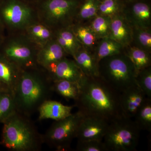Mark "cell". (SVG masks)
Instances as JSON below:
<instances>
[{
	"instance_id": "obj_1",
	"label": "cell",
	"mask_w": 151,
	"mask_h": 151,
	"mask_svg": "<svg viewBox=\"0 0 151 151\" xmlns=\"http://www.w3.org/2000/svg\"><path fill=\"white\" fill-rule=\"evenodd\" d=\"M75 106L84 116H93L111 122L124 116L120 105V92L100 77L85 76Z\"/></svg>"
},
{
	"instance_id": "obj_2",
	"label": "cell",
	"mask_w": 151,
	"mask_h": 151,
	"mask_svg": "<svg viewBox=\"0 0 151 151\" xmlns=\"http://www.w3.org/2000/svg\"><path fill=\"white\" fill-rule=\"evenodd\" d=\"M136 76L134 67L124 52L99 61V77L120 93L137 85Z\"/></svg>"
},
{
	"instance_id": "obj_3",
	"label": "cell",
	"mask_w": 151,
	"mask_h": 151,
	"mask_svg": "<svg viewBox=\"0 0 151 151\" xmlns=\"http://www.w3.org/2000/svg\"><path fill=\"white\" fill-rule=\"evenodd\" d=\"M79 0H45L37 10L39 20L53 31L76 23Z\"/></svg>"
},
{
	"instance_id": "obj_4",
	"label": "cell",
	"mask_w": 151,
	"mask_h": 151,
	"mask_svg": "<svg viewBox=\"0 0 151 151\" xmlns=\"http://www.w3.org/2000/svg\"><path fill=\"white\" fill-rule=\"evenodd\" d=\"M140 130L132 119L122 116L111 121L103 138L107 151H135Z\"/></svg>"
},
{
	"instance_id": "obj_5",
	"label": "cell",
	"mask_w": 151,
	"mask_h": 151,
	"mask_svg": "<svg viewBox=\"0 0 151 151\" xmlns=\"http://www.w3.org/2000/svg\"><path fill=\"white\" fill-rule=\"evenodd\" d=\"M3 124L1 142L6 148L17 151L35 150L36 139L33 130L16 113Z\"/></svg>"
},
{
	"instance_id": "obj_6",
	"label": "cell",
	"mask_w": 151,
	"mask_h": 151,
	"mask_svg": "<svg viewBox=\"0 0 151 151\" xmlns=\"http://www.w3.org/2000/svg\"><path fill=\"white\" fill-rule=\"evenodd\" d=\"M40 47L24 32L12 33L4 50L3 56L22 70L35 69Z\"/></svg>"
},
{
	"instance_id": "obj_7",
	"label": "cell",
	"mask_w": 151,
	"mask_h": 151,
	"mask_svg": "<svg viewBox=\"0 0 151 151\" xmlns=\"http://www.w3.org/2000/svg\"><path fill=\"white\" fill-rule=\"evenodd\" d=\"M35 69L22 70L15 92L17 106L24 109L37 105L46 92L44 83Z\"/></svg>"
},
{
	"instance_id": "obj_8",
	"label": "cell",
	"mask_w": 151,
	"mask_h": 151,
	"mask_svg": "<svg viewBox=\"0 0 151 151\" xmlns=\"http://www.w3.org/2000/svg\"><path fill=\"white\" fill-rule=\"evenodd\" d=\"M1 15L12 33L23 32L38 20L37 10L20 0H8L1 9Z\"/></svg>"
},
{
	"instance_id": "obj_9",
	"label": "cell",
	"mask_w": 151,
	"mask_h": 151,
	"mask_svg": "<svg viewBox=\"0 0 151 151\" xmlns=\"http://www.w3.org/2000/svg\"><path fill=\"white\" fill-rule=\"evenodd\" d=\"M84 116L78 111L65 119L56 121L47 133L46 139L58 150L68 149L73 138L76 137Z\"/></svg>"
},
{
	"instance_id": "obj_10",
	"label": "cell",
	"mask_w": 151,
	"mask_h": 151,
	"mask_svg": "<svg viewBox=\"0 0 151 151\" xmlns=\"http://www.w3.org/2000/svg\"><path fill=\"white\" fill-rule=\"evenodd\" d=\"M46 70L52 81L65 80L80 84L85 76L74 60L67 56L51 64Z\"/></svg>"
},
{
	"instance_id": "obj_11",
	"label": "cell",
	"mask_w": 151,
	"mask_h": 151,
	"mask_svg": "<svg viewBox=\"0 0 151 151\" xmlns=\"http://www.w3.org/2000/svg\"><path fill=\"white\" fill-rule=\"evenodd\" d=\"M110 123L97 117L84 116L79 124L76 138L78 141H103Z\"/></svg>"
},
{
	"instance_id": "obj_12",
	"label": "cell",
	"mask_w": 151,
	"mask_h": 151,
	"mask_svg": "<svg viewBox=\"0 0 151 151\" xmlns=\"http://www.w3.org/2000/svg\"><path fill=\"white\" fill-rule=\"evenodd\" d=\"M121 13L132 27L151 28V8L147 3L138 1L123 5Z\"/></svg>"
},
{
	"instance_id": "obj_13",
	"label": "cell",
	"mask_w": 151,
	"mask_h": 151,
	"mask_svg": "<svg viewBox=\"0 0 151 151\" xmlns=\"http://www.w3.org/2000/svg\"><path fill=\"white\" fill-rule=\"evenodd\" d=\"M147 98L137 85L120 93V105L123 115L133 119L139 108Z\"/></svg>"
},
{
	"instance_id": "obj_14",
	"label": "cell",
	"mask_w": 151,
	"mask_h": 151,
	"mask_svg": "<svg viewBox=\"0 0 151 151\" xmlns=\"http://www.w3.org/2000/svg\"><path fill=\"white\" fill-rule=\"evenodd\" d=\"M22 70L3 55H0V89L9 91L15 95Z\"/></svg>"
},
{
	"instance_id": "obj_15",
	"label": "cell",
	"mask_w": 151,
	"mask_h": 151,
	"mask_svg": "<svg viewBox=\"0 0 151 151\" xmlns=\"http://www.w3.org/2000/svg\"><path fill=\"white\" fill-rule=\"evenodd\" d=\"M132 26L122 14L120 13L112 18L108 37L125 47L132 43Z\"/></svg>"
},
{
	"instance_id": "obj_16",
	"label": "cell",
	"mask_w": 151,
	"mask_h": 151,
	"mask_svg": "<svg viewBox=\"0 0 151 151\" xmlns=\"http://www.w3.org/2000/svg\"><path fill=\"white\" fill-rule=\"evenodd\" d=\"M67 55L54 37L39 49L37 63L38 65L46 69L49 65L58 62Z\"/></svg>"
},
{
	"instance_id": "obj_17",
	"label": "cell",
	"mask_w": 151,
	"mask_h": 151,
	"mask_svg": "<svg viewBox=\"0 0 151 151\" xmlns=\"http://www.w3.org/2000/svg\"><path fill=\"white\" fill-rule=\"evenodd\" d=\"M72 58L85 76L99 77V62L93 52L82 46Z\"/></svg>"
},
{
	"instance_id": "obj_18",
	"label": "cell",
	"mask_w": 151,
	"mask_h": 151,
	"mask_svg": "<svg viewBox=\"0 0 151 151\" xmlns=\"http://www.w3.org/2000/svg\"><path fill=\"white\" fill-rule=\"evenodd\" d=\"M75 105L68 106L53 100H46L39 108L40 120L52 119L55 121L65 119L72 114L71 111Z\"/></svg>"
},
{
	"instance_id": "obj_19",
	"label": "cell",
	"mask_w": 151,
	"mask_h": 151,
	"mask_svg": "<svg viewBox=\"0 0 151 151\" xmlns=\"http://www.w3.org/2000/svg\"><path fill=\"white\" fill-rule=\"evenodd\" d=\"M23 32L40 48L54 37V31L39 20L29 26Z\"/></svg>"
},
{
	"instance_id": "obj_20",
	"label": "cell",
	"mask_w": 151,
	"mask_h": 151,
	"mask_svg": "<svg viewBox=\"0 0 151 151\" xmlns=\"http://www.w3.org/2000/svg\"><path fill=\"white\" fill-rule=\"evenodd\" d=\"M54 38L68 55L73 57L82 45L73 32L71 26L54 31Z\"/></svg>"
},
{
	"instance_id": "obj_21",
	"label": "cell",
	"mask_w": 151,
	"mask_h": 151,
	"mask_svg": "<svg viewBox=\"0 0 151 151\" xmlns=\"http://www.w3.org/2000/svg\"><path fill=\"white\" fill-rule=\"evenodd\" d=\"M124 52L133 63L136 75L151 66V53L150 52L131 45L124 47Z\"/></svg>"
},
{
	"instance_id": "obj_22",
	"label": "cell",
	"mask_w": 151,
	"mask_h": 151,
	"mask_svg": "<svg viewBox=\"0 0 151 151\" xmlns=\"http://www.w3.org/2000/svg\"><path fill=\"white\" fill-rule=\"evenodd\" d=\"M71 28L82 46L93 52L100 40L96 37L88 24L76 23Z\"/></svg>"
},
{
	"instance_id": "obj_23",
	"label": "cell",
	"mask_w": 151,
	"mask_h": 151,
	"mask_svg": "<svg viewBox=\"0 0 151 151\" xmlns=\"http://www.w3.org/2000/svg\"><path fill=\"white\" fill-rule=\"evenodd\" d=\"M124 48L119 42L107 37L99 40L93 52L99 62L103 58L124 52Z\"/></svg>"
},
{
	"instance_id": "obj_24",
	"label": "cell",
	"mask_w": 151,
	"mask_h": 151,
	"mask_svg": "<svg viewBox=\"0 0 151 151\" xmlns=\"http://www.w3.org/2000/svg\"><path fill=\"white\" fill-rule=\"evenodd\" d=\"M53 89L58 94L68 100H76L81 91V85L76 82L61 80L53 81Z\"/></svg>"
},
{
	"instance_id": "obj_25",
	"label": "cell",
	"mask_w": 151,
	"mask_h": 151,
	"mask_svg": "<svg viewBox=\"0 0 151 151\" xmlns=\"http://www.w3.org/2000/svg\"><path fill=\"white\" fill-rule=\"evenodd\" d=\"M132 31L130 45L151 53V28L132 27Z\"/></svg>"
},
{
	"instance_id": "obj_26",
	"label": "cell",
	"mask_w": 151,
	"mask_h": 151,
	"mask_svg": "<svg viewBox=\"0 0 151 151\" xmlns=\"http://www.w3.org/2000/svg\"><path fill=\"white\" fill-rule=\"evenodd\" d=\"M16 106L14 94L0 89V123H3L16 113Z\"/></svg>"
},
{
	"instance_id": "obj_27",
	"label": "cell",
	"mask_w": 151,
	"mask_h": 151,
	"mask_svg": "<svg viewBox=\"0 0 151 151\" xmlns=\"http://www.w3.org/2000/svg\"><path fill=\"white\" fill-rule=\"evenodd\" d=\"M133 119L139 130L151 132V99L147 98Z\"/></svg>"
},
{
	"instance_id": "obj_28",
	"label": "cell",
	"mask_w": 151,
	"mask_h": 151,
	"mask_svg": "<svg viewBox=\"0 0 151 151\" xmlns=\"http://www.w3.org/2000/svg\"><path fill=\"white\" fill-rule=\"evenodd\" d=\"M112 18L97 15L87 24L99 40L107 37L110 32Z\"/></svg>"
},
{
	"instance_id": "obj_29",
	"label": "cell",
	"mask_w": 151,
	"mask_h": 151,
	"mask_svg": "<svg viewBox=\"0 0 151 151\" xmlns=\"http://www.w3.org/2000/svg\"><path fill=\"white\" fill-rule=\"evenodd\" d=\"M100 0H85L79 8L76 23L87 24L98 15Z\"/></svg>"
},
{
	"instance_id": "obj_30",
	"label": "cell",
	"mask_w": 151,
	"mask_h": 151,
	"mask_svg": "<svg viewBox=\"0 0 151 151\" xmlns=\"http://www.w3.org/2000/svg\"><path fill=\"white\" fill-rule=\"evenodd\" d=\"M123 6L117 0H100L98 15L112 18L122 13Z\"/></svg>"
},
{
	"instance_id": "obj_31",
	"label": "cell",
	"mask_w": 151,
	"mask_h": 151,
	"mask_svg": "<svg viewBox=\"0 0 151 151\" xmlns=\"http://www.w3.org/2000/svg\"><path fill=\"white\" fill-rule=\"evenodd\" d=\"M136 81L147 97L151 99V66L139 72L136 75Z\"/></svg>"
},
{
	"instance_id": "obj_32",
	"label": "cell",
	"mask_w": 151,
	"mask_h": 151,
	"mask_svg": "<svg viewBox=\"0 0 151 151\" xmlns=\"http://www.w3.org/2000/svg\"><path fill=\"white\" fill-rule=\"evenodd\" d=\"M76 150L78 151H107L103 141H78Z\"/></svg>"
},
{
	"instance_id": "obj_33",
	"label": "cell",
	"mask_w": 151,
	"mask_h": 151,
	"mask_svg": "<svg viewBox=\"0 0 151 151\" xmlns=\"http://www.w3.org/2000/svg\"><path fill=\"white\" fill-rule=\"evenodd\" d=\"M129 1H133V0H129Z\"/></svg>"
}]
</instances>
